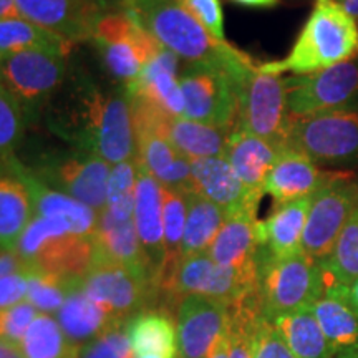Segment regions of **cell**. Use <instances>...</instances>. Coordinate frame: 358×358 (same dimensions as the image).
I'll return each mask as SVG.
<instances>
[{
	"mask_svg": "<svg viewBox=\"0 0 358 358\" xmlns=\"http://www.w3.org/2000/svg\"><path fill=\"white\" fill-rule=\"evenodd\" d=\"M50 129L110 166L136 158L129 98L103 92L90 80L71 83L53 106Z\"/></svg>",
	"mask_w": 358,
	"mask_h": 358,
	"instance_id": "obj_1",
	"label": "cell"
},
{
	"mask_svg": "<svg viewBox=\"0 0 358 358\" xmlns=\"http://www.w3.org/2000/svg\"><path fill=\"white\" fill-rule=\"evenodd\" d=\"M120 10L128 12L186 65L221 66L234 80L237 92L256 65L244 52L214 38L181 0H128Z\"/></svg>",
	"mask_w": 358,
	"mask_h": 358,
	"instance_id": "obj_2",
	"label": "cell"
},
{
	"mask_svg": "<svg viewBox=\"0 0 358 358\" xmlns=\"http://www.w3.org/2000/svg\"><path fill=\"white\" fill-rule=\"evenodd\" d=\"M358 57V27L337 0H315V6L289 55L259 64L264 73L303 77Z\"/></svg>",
	"mask_w": 358,
	"mask_h": 358,
	"instance_id": "obj_3",
	"label": "cell"
},
{
	"mask_svg": "<svg viewBox=\"0 0 358 358\" xmlns=\"http://www.w3.org/2000/svg\"><path fill=\"white\" fill-rule=\"evenodd\" d=\"M13 250L30 268L64 280L82 279L93 264L92 239L55 217L34 216Z\"/></svg>",
	"mask_w": 358,
	"mask_h": 358,
	"instance_id": "obj_4",
	"label": "cell"
},
{
	"mask_svg": "<svg viewBox=\"0 0 358 358\" xmlns=\"http://www.w3.org/2000/svg\"><path fill=\"white\" fill-rule=\"evenodd\" d=\"M324 292L320 262L306 252L274 259L259 250V297L266 319L310 307Z\"/></svg>",
	"mask_w": 358,
	"mask_h": 358,
	"instance_id": "obj_5",
	"label": "cell"
},
{
	"mask_svg": "<svg viewBox=\"0 0 358 358\" xmlns=\"http://www.w3.org/2000/svg\"><path fill=\"white\" fill-rule=\"evenodd\" d=\"M129 105L138 163L163 187L191 192V159L179 153L161 131L163 120L169 115L140 96H129Z\"/></svg>",
	"mask_w": 358,
	"mask_h": 358,
	"instance_id": "obj_6",
	"label": "cell"
},
{
	"mask_svg": "<svg viewBox=\"0 0 358 358\" xmlns=\"http://www.w3.org/2000/svg\"><path fill=\"white\" fill-rule=\"evenodd\" d=\"M237 127L250 134L287 150L290 115L287 110V80L264 73L252 66L241 85Z\"/></svg>",
	"mask_w": 358,
	"mask_h": 358,
	"instance_id": "obj_7",
	"label": "cell"
},
{
	"mask_svg": "<svg viewBox=\"0 0 358 358\" xmlns=\"http://www.w3.org/2000/svg\"><path fill=\"white\" fill-rule=\"evenodd\" d=\"M66 58L64 53L38 50L3 57L0 83L19 103L27 122H34L60 92L66 77Z\"/></svg>",
	"mask_w": 358,
	"mask_h": 358,
	"instance_id": "obj_8",
	"label": "cell"
},
{
	"mask_svg": "<svg viewBox=\"0 0 358 358\" xmlns=\"http://www.w3.org/2000/svg\"><path fill=\"white\" fill-rule=\"evenodd\" d=\"M32 173L47 186L65 192L100 213L106 206L111 166L105 159L71 146L40 156Z\"/></svg>",
	"mask_w": 358,
	"mask_h": 358,
	"instance_id": "obj_9",
	"label": "cell"
},
{
	"mask_svg": "<svg viewBox=\"0 0 358 358\" xmlns=\"http://www.w3.org/2000/svg\"><path fill=\"white\" fill-rule=\"evenodd\" d=\"M92 42L108 73L124 87L140 77L148 62L163 47L124 10L103 13Z\"/></svg>",
	"mask_w": 358,
	"mask_h": 358,
	"instance_id": "obj_10",
	"label": "cell"
},
{
	"mask_svg": "<svg viewBox=\"0 0 358 358\" xmlns=\"http://www.w3.org/2000/svg\"><path fill=\"white\" fill-rule=\"evenodd\" d=\"M289 148L313 163H350L358 159V110L290 116Z\"/></svg>",
	"mask_w": 358,
	"mask_h": 358,
	"instance_id": "obj_11",
	"label": "cell"
},
{
	"mask_svg": "<svg viewBox=\"0 0 358 358\" xmlns=\"http://www.w3.org/2000/svg\"><path fill=\"white\" fill-rule=\"evenodd\" d=\"M185 96V118L234 129L239 116V96L234 80L214 65H185L179 75Z\"/></svg>",
	"mask_w": 358,
	"mask_h": 358,
	"instance_id": "obj_12",
	"label": "cell"
},
{
	"mask_svg": "<svg viewBox=\"0 0 358 358\" xmlns=\"http://www.w3.org/2000/svg\"><path fill=\"white\" fill-rule=\"evenodd\" d=\"M92 243L93 264L122 266L156 285L155 271L134 226V198L106 204L98 213L96 231Z\"/></svg>",
	"mask_w": 358,
	"mask_h": 358,
	"instance_id": "obj_13",
	"label": "cell"
},
{
	"mask_svg": "<svg viewBox=\"0 0 358 358\" xmlns=\"http://www.w3.org/2000/svg\"><path fill=\"white\" fill-rule=\"evenodd\" d=\"M285 80L292 118L347 110L358 101V57L317 73Z\"/></svg>",
	"mask_w": 358,
	"mask_h": 358,
	"instance_id": "obj_14",
	"label": "cell"
},
{
	"mask_svg": "<svg viewBox=\"0 0 358 358\" xmlns=\"http://www.w3.org/2000/svg\"><path fill=\"white\" fill-rule=\"evenodd\" d=\"M257 290L259 280L219 266L209 257V254H199L182 259L159 294H163L168 301L171 299L179 302L186 295H203L232 306Z\"/></svg>",
	"mask_w": 358,
	"mask_h": 358,
	"instance_id": "obj_15",
	"label": "cell"
},
{
	"mask_svg": "<svg viewBox=\"0 0 358 358\" xmlns=\"http://www.w3.org/2000/svg\"><path fill=\"white\" fill-rule=\"evenodd\" d=\"M352 176L337 179L313 194L303 229L302 252L322 262L332 252L340 232L358 208V182Z\"/></svg>",
	"mask_w": 358,
	"mask_h": 358,
	"instance_id": "obj_16",
	"label": "cell"
},
{
	"mask_svg": "<svg viewBox=\"0 0 358 358\" xmlns=\"http://www.w3.org/2000/svg\"><path fill=\"white\" fill-rule=\"evenodd\" d=\"M78 285L90 301L120 322H129L158 294L153 282L115 264H92Z\"/></svg>",
	"mask_w": 358,
	"mask_h": 358,
	"instance_id": "obj_17",
	"label": "cell"
},
{
	"mask_svg": "<svg viewBox=\"0 0 358 358\" xmlns=\"http://www.w3.org/2000/svg\"><path fill=\"white\" fill-rule=\"evenodd\" d=\"M229 329V306L186 295L178 308V350L181 358H209Z\"/></svg>",
	"mask_w": 358,
	"mask_h": 358,
	"instance_id": "obj_18",
	"label": "cell"
},
{
	"mask_svg": "<svg viewBox=\"0 0 358 358\" xmlns=\"http://www.w3.org/2000/svg\"><path fill=\"white\" fill-rule=\"evenodd\" d=\"M20 17L71 45L87 42L105 10L95 0H15Z\"/></svg>",
	"mask_w": 358,
	"mask_h": 358,
	"instance_id": "obj_19",
	"label": "cell"
},
{
	"mask_svg": "<svg viewBox=\"0 0 358 358\" xmlns=\"http://www.w3.org/2000/svg\"><path fill=\"white\" fill-rule=\"evenodd\" d=\"M191 192L219 206L227 217L234 214L257 216L259 203L264 194L249 189L224 156L191 159Z\"/></svg>",
	"mask_w": 358,
	"mask_h": 358,
	"instance_id": "obj_20",
	"label": "cell"
},
{
	"mask_svg": "<svg viewBox=\"0 0 358 358\" xmlns=\"http://www.w3.org/2000/svg\"><path fill=\"white\" fill-rule=\"evenodd\" d=\"M352 174L348 171H325L306 155L287 148L282 151L272 171L268 173L264 194L272 196L275 206L292 203L297 199L312 198L325 186Z\"/></svg>",
	"mask_w": 358,
	"mask_h": 358,
	"instance_id": "obj_21",
	"label": "cell"
},
{
	"mask_svg": "<svg viewBox=\"0 0 358 358\" xmlns=\"http://www.w3.org/2000/svg\"><path fill=\"white\" fill-rule=\"evenodd\" d=\"M256 214H234L224 221L208 254L219 266L259 280V236Z\"/></svg>",
	"mask_w": 358,
	"mask_h": 358,
	"instance_id": "obj_22",
	"label": "cell"
},
{
	"mask_svg": "<svg viewBox=\"0 0 358 358\" xmlns=\"http://www.w3.org/2000/svg\"><path fill=\"white\" fill-rule=\"evenodd\" d=\"M138 163V159H136ZM134 226L151 267L159 282L164 264V226H163V192L161 185L138 163L136 186H134Z\"/></svg>",
	"mask_w": 358,
	"mask_h": 358,
	"instance_id": "obj_23",
	"label": "cell"
},
{
	"mask_svg": "<svg viewBox=\"0 0 358 358\" xmlns=\"http://www.w3.org/2000/svg\"><path fill=\"white\" fill-rule=\"evenodd\" d=\"M179 58L161 47L159 52L148 62L140 77L129 83L127 96H140L153 103L169 116L185 115V96L179 85Z\"/></svg>",
	"mask_w": 358,
	"mask_h": 358,
	"instance_id": "obj_24",
	"label": "cell"
},
{
	"mask_svg": "<svg viewBox=\"0 0 358 358\" xmlns=\"http://www.w3.org/2000/svg\"><path fill=\"white\" fill-rule=\"evenodd\" d=\"M19 171L32 198L34 216L62 219L73 229L75 234L92 239L98 224V213L95 209L80 203L65 192L47 186L22 161L19 163Z\"/></svg>",
	"mask_w": 358,
	"mask_h": 358,
	"instance_id": "obj_25",
	"label": "cell"
},
{
	"mask_svg": "<svg viewBox=\"0 0 358 358\" xmlns=\"http://www.w3.org/2000/svg\"><path fill=\"white\" fill-rule=\"evenodd\" d=\"M312 198L277 204L267 219L257 222L259 245L264 256L284 259L302 252V237Z\"/></svg>",
	"mask_w": 358,
	"mask_h": 358,
	"instance_id": "obj_26",
	"label": "cell"
},
{
	"mask_svg": "<svg viewBox=\"0 0 358 358\" xmlns=\"http://www.w3.org/2000/svg\"><path fill=\"white\" fill-rule=\"evenodd\" d=\"M20 159L0 161V249H15L34 217V204L19 171Z\"/></svg>",
	"mask_w": 358,
	"mask_h": 358,
	"instance_id": "obj_27",
	"label": "cell"
},
{
	"mask_svg": "<svg viewBox=\"0 0 358 358\" xmlns=\"http://www.w3.org/2000/svg\"><path fill=\"white\" fill-rule=\"evenodd\" d=\"M282 148L250 134L241 128L232 129L224 158L229 161L237 176L249 189L264 194L268 173L282 155Z\"/></svg>",
	"mask_w": 358,
	"mask_h": 358,
	"instance_id": "obj_28",
	"label": "cell"
},
{
	"mask_svg": "<svg viewBox=\"0 0 358 358\" xmlns=\"http://www.w3.org/2000/svg\"><path fill=\"white\" fill-rule=\"evenodd\" d=\"M78 280L71 284L64 306L57 312V322L60 324L66 338L75 347L85 345L90 340L96 338L98 335L106 332L110 327L124 324V322L113 319L100 306L90 301L83 290L80 289Z\"/></svg>",
	"mask_w": 358,
	"mask_h": 358,
	"instance_id": "obj_29",
	"label": "cell"
},
{
	"mask_svg": "<svg viewBox=\"0 0 358 358\" xmlns=\"http://www.w3.org/2000/svg\"><path fill=\"white\" fill-rule=\"evenodd\" d=\"M164 138L187 159L216 158L226 153L231 129L211 127L185 116H166L161 124Z\"/></svg>",
	"mask_w": 358,
	"mask_h": 358,
	"instance_id": "obj_30",
	"label": "cell"
},
{
	"mask_svg": "<svg viewBox=\"0 0 358 358\" xmlns=\"http://www.w3.org/2000/svg\"><path fill=\"white\" fill-rule=\"evenodd\" d=\"M127 330L134 357H178V330L166 312L143 310L136 313L133 319H129Z\"/></svg>",
	"mask_w": 358,
	"mask_h": 358,
	"instance_id": "obj_31",
	"label": "cell"
},
{
	"mask_svg": "<svg viewBox=\"0 0 358 358\" xmlns=\"http://www.w3.org/2000/svg\"><path fill=\"white\" fill-rule=\"evenodd\" d=\"M310 310L337 355L358 350V315L343 292H324Z\"/></svg>",
	"mask_w": 358,
	"mask_h": 358,
	"instance_id": "obj_32",
	"label": "cell"
},
{
	"mask_svg": "<svg viewBox=\"0 0 358 358\" xmlns=\"http://www.w3.org/2000/svg\"><path fill=\"white\" fill-rule=\"evenodd\" d=\"M297 358H335L337 353L322 332L310 307L268 319Z\"/></svg>",
	"mask_w": 358,
	"mask_h": 358,
	"instance_id": "obj_33",
	"label": "cell"
},
{
	"mask_svg": "<svg viewBox=\"0 0 358 358\" xmlns=\"http://www.w3.org/2000/svg\"><path fill=\"white\" fill-rule=\"evenodd\" d=\"M187 216L182 237V259L208 254L227 216L219 206L196 192H186Z\"/></svg>",
	"mask_w": 358,
	"mask_h": 358,
	"instance_id": "obj_34",
	"label": "cell"
},
{
	"mask_svg": "<svg viewBox=\"0 0 358 358\" xmlns=\"http://www.w3.org/2000/svg\"><path fill=\"white\" fill-rule=\"evenodd\" d=\"M320 268L324 292L342 290L358 279V208L340 232L330 256L320 262Z\"/></svg>",
	"mask_w": 358,
	"mask_h": 358,
	"instance_id": "obj_35",
	"label": "cell"
},
{
	"mask_svg": "<svg viewBox=\"0 0 358 358\" xmlns=\"http://www.w3.org/2000/svg\"><path fill=\"white\" fill-rule=\"evenodd\" d=\"M73 45L24 17L0 20V52L3 57L20 52H55L69 55Z\"/></svg>",
	"mask_w": 358,
	"mask_h": 358,
	"instance_id": "obj_36",
	"label": "cell"
},
{
	"mask_svg": "<svg viewBox=\"0 0 358 358\" xmlns=\"http://www.w3.org/2000/svg\"><path fill=\"white\" fill-rule=\"evenodd\" d=\"M163 192V226H164V264L161 268L158 294L168 284L176 267L181 262L182 237H185L187 201L186 192L168 189L161 186Z\"/></svg>",
	"mask_w": 358,
	"mask_h": 358,
	"instance_id": "obj_37",
	"label": "cell"
},
{
	"mask_svg": "<svg viewBox=\"0 0 358 358\" xmlns=\"http://www.w3.org/2000/svg\"><path fill=\"white\" fill-rule=\"evenodd\" d=\"M20 350L25 358H75L78 347L66 338L57 319L38 313L22 340Z\"/></svg>",
	"mask_w": 358,
	"mask_h": 358,
	"instance_id": "obj_38",
	"label": "cell"
},
{
	"mask_svg": "<svg viewBox=\"0 0 358 358\" xmlns=\"http://www.w3.org/2000/svg\"><path fill=\"white\" fill-rule=\"evenodd\" d=\"M27 302H30L40 313H57L64 306L69 290L75 280H64L60 277L45 274L29 267L27 272Z\"/></svg>",
	"mask_w": 358,
	"mask_h": 358,
	"instance_id": "obj_39",
	"label": "cell"
},
{
	"mask_svg": "<svg viewBox=\"0 0 358 358\" xmlns=\"http://www.w3.org/2000/svg\"><path fill=\"white\" fill-rule=\"evenodd\" d=\"M27 120L20 105L0 83V161L15 158Z\"/></svg>",
	"mask_w": 358,
	"mask_h": 358,
	"instance_id": "obj_40",
	"label": "cell"
},
{
	"mask_svg": "<svg viewBox=\"0 0 358 358\" xmlns=\"http://www.w3.org/2000/svg\"><path fill=\"white\" fill-rule=\"evenodd\" d=\"M127 325L128 322L110 327L106 332L78 347L75 358H134Z\"/></svg>",
	"mask_w": 358,
	"mask_h": 358,
	"instance_id": "obj_41",
	"label": "cell"
},
{
	"mask_svg": "<svg viewBox=\"0 0 358 358\" xmlns=\"http://www.w3.org/2000/svg\"><path fill=\"white\" fill-rule=\"evenodd\" d=\"M252 358H297L290 350L287 342L282 337L277 327L262 317L256 325L250 343Z\"/></svg>",
	"mask_w": 358,
	"mask_h": 358,
	"instance_id": "obj_42",
	"label": "cell"
},
{
	"mask_svg": "<svg viewBox=\"0 0 358 358\" xmlns=\"http://www.w3.org/2000/svg\"><path fill=\"white\" fill-rule=\"evenodd\" d=\"M136 158L123 161V163L111 166L108 179V192H106V204L118 203V201L124 199H133L134 186H136Z\"/></svg>",
	"mask_w": 358,
	"mask_h": 358,
	"instance_id": "obj_43",
	"label": "cell"
},
{
	"mask_svg": "<svg viewBox=\"0 0 358 358\" xmlns=\"http://www.w3.org/2000/svg\"><path fill=\"white\" fill-rule=\"evenodd\" d=\"M189 8L192 15L206 27L209 34L219 42H226L224 37V12L221 0H181Z\"/></svg>",
	"mask_w": 358,
	"mask_h": 358,
	"instance_id": "obj_44",
	"label": "cell"
},
{
	"mask_svg": "<svg viewBox=\"0 0 358 358\" xmlns=\"http://www.w3.org/2000/svg\"><path fill=\"white\" fill-rule=\"evenodd\" d=\"M231 2L250 8H272L279 6V0H231Z\"/></svg>",
	"mask_w": 358,
	"mask_h": 358,
	"instance_id": "obj_45",
	"label": "cell"
},
{
	"mask_svg": "<svg viewBox=\"0 0 358 358\" xmlns=\"http://www.w3.org/2000/svg\"><path fill=\"white\" fill-rule=\"evenodd\" d=\"M12 17H20L15 0H0V20L12 19Z\"/></svg>",
	"mask_w": 358,
	"mask_h": 358,
	"instance_id": "obj_46",
	"label": "cell"
},
{
	"mask_svg": "<svg viewBox=\"0 0 358 358\" xmlns=\"http://www.w3.org/2000/svg\"><path fill=\"white\" fill-rule=\"evenodd\" d=\"M343 295H345L347 302L350 303L352 308L355 310V313L358 315V279L350 282V284H348L347 287L343 289Z\"/></svg>",
	"mask_w": 358,
	"mask_h": 358,
	"instance_id": "obj_47",
	"label": "cell"
},
{
	"mask_svg": "<svg viewBox=\"0 0 358 358\" xmlns=\"http://www.w3.org/2000/svg\"><path fill=\"white\" fill-rule=\"evenodd\" d=\"M0 358H25L20 347L8 343L6 340H0Z\"/></svg>",
	"mask_w": 358,
	"mask_h": 358,
	"instance_id": "obj_48",
	"label": "cell"
},
{
	"mask_svg": "<svg viewBox=\"0 0 358 358\" xmlns=\"http://www.w3.org/2000/svg\"><path fill=\"white\" fill-rule=\"evenodd\" d=\"M337 2L343 7V10L352 17L358 27V0H337Z\"/></svg>",
	"mask_w": 358,
	"mask_h": 358,
	"instance_id": "obj_49",
	"label": "cell"
},
{
	"mask_svg": "<svg viewBox=\"0 0 358 358\" xmlns=\"http://www.w3.org/2000/svg\"><path fill=\"white\" fill-rule=\"evenodd\" d=\"M95 2L100 6L105 12H113V10H120L128 0H95Z\"/></svg>",
	"mask_w": 358,
	"mask_h": 358,
	"instance_id": "obj_50",
	"label": "cell"
},
{
	"mask_svg": "<svg viewBox=\"0 0 358 358\" xmlns=\"http://www.w3.org/2000/svg\"><path fill=\"white\" fill-rule=\"evenodd\" d=\"M209 358H229V350H227V335L221 343L216 347V350L213 352V355Z\"/></svg>",
	"mask_w": 358,
	"mask_h": 358,
	"instance_id": "obj_51",
	"label": "cell"
},
{
	"mask_svg": "<svg viewBox=\"0 0 358 358\" xmlns=\"http://www.w3.org/2000/svg\"><path fill=\"white\" fill-rule=\"evenodd\" d=\"M335 358H358V350H348V352H342L338 353Z\"/></svg>",
	"mask_w": 358,
	"mask_h": 358,
	"instance_id": "obj_52",
	"label": "cell"
},
{
	"mask_svg": "<svg viewBox=\"0 0 358 358\" xmlns=\"http://www.w3.org/2000/svg\"><path fill=\"white\" fill-rule=\"evenodd\" d=\"M2 60H3V53L0 52V64H2Z\"/></svg>",
	"mask_w": 358,
	"mask_h": 358,
	"instance_id": "obj_53",
	"label": "cell"
},
{
	"mask_svg": "<svg viewBox=\"0 0 358 358\" xmlns=\"http://www.w3.org/2000/svg\"><path fill=\"white\" fill-rule=\"evenodd\" d=\"M134 358H138V357H134Z\"/></svg>",
	"mask_w": 358,
	"mask_h": 358,
	"instance_id": "obj_54",
	"label": "cell"
}]
</instances>
